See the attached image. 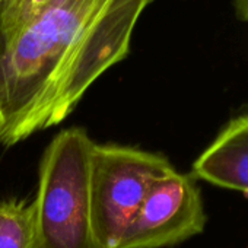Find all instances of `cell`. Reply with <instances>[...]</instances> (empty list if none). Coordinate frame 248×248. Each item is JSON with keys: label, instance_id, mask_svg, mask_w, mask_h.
<instances>
[{"label": "cell", "instance_id": "1", "mask_svg": "<svg viewBox=\"0 0 248 248\" xmlns=\"http://www.w3.org/2000/svg\"><path fill=\"white\" fill-rule=\"evenodd\" d=\"M154 0H50L0 38V146L63 123L132 47Z\"/></svg>", "mask_w": 248, "mask_h": 248}, {"label": "cell", "instance_id": "2", "mask_svg": "<svg viewBox=\"0 0 248 248\" xmlns=\"http://www.w3.org/2000/svg\"><path fill=\"white\" fill-rule=\"evenodd\" d=\"M93 146L85 129L69 127L59 132L46 148L32 200L37 248H98L89 199Z\"/></svg>", "mask_w": 248, "mask_h": 248}, {"label": "cell", "instance_id": "3", "mask_svg": "<svg viewBox=\"0 0 248 248\" xmlns=\"http://www.w3.org/2000/svg\"><path fill=\"white\" fill-rule=\"evenodd\" d=\"M172 170V164L162 154L95 143L91 155L89 199L98 248H118L151 186Z\"/></svg>", "mask_w": 248, "mask_h": 248}, {"label": "cell", "instance_id": "4", "mask_svg": "<svg viewBox=\"0 0 248 248\" xmlns=\"http://www.w3.org/2000/svg\"><path fill=\"white\" fill-rule=\"evenodd\" d=\"M207 216L191 174L175 168L149 188L118 248H167L204 231Z\"/></svg>", "mask_w": 248, "mask_h": 248}, {"label": "cell", "instance_id": "5", "mask_svg": "<svg viewBox=\"0 0 248 248\" xmlns=\"http://www.w3.org/2000/svg\"><path fill=\"white\" fill-rule=\"evenodd\" d=\"M191 175L248 196V114L238 115L225 124L193 162Z\"/></svg>", "mask_w": 248, "mask_h": 248}, {"label": "cell", "instance_id": "6", "mask_svg": "<svg viewBox=\"0 0 248 248\" xmlns=\"http://www.w3.org/2000/svg\"><path fill=\"white\" fill-rule=\"evenodd\" d=\"M0 248H37L32 202L0 200Z\"/></svg>", "mask_w": 248, "mask_h": 248}, {"label": "cell", "instance_id": "7", "mask_svg": "<svg viewBox=\"0 0 248 248\" xmlns=\"http://www.w3.org/2000/svg\"><path fill=\"white\" fill-rule=\"evenodd\" d=\"M50 0H22L8 11H0V38H5L27 25Z\"/></svg>", "mask_w": 248, "mask_h": 248}, {"label": "cell", "instance_id": "8", "mask_svg": "<svg viewBox=\"0 0 248 248\" xmlns=\"http://www.w3.org/2000/svg\"><path fill=\"white\" fill-rule=\"evenodd\" d=\"M233 11L239 21L248 22V0H233Z\"/></svg>", "mask_w": 248, "mask_h": 248}, {"label": "cell", "instance_id": "9", "mask_svg": "<svg viewBox=\"0 0 248 248\" xmlns=\"http://www.w3.org/2000/svg\"><path fill=\"white\" fill-rule=\"evenodd\" d=\"M22 0H0V11H8L18 6Z\"/></svg>", "mask_w": 248, "mask_h": 248}]
</instances>
